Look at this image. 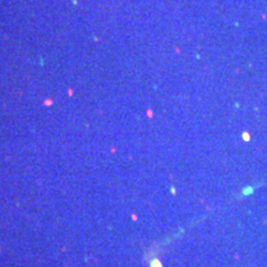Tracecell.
I'll return each instance as SVG.
<instances>
[{"instance_id": "cell-1", "label": "cell", "mask_w": 267, "mask_h": 267, "mask_svg": "<svg viewBox=\"0 0 267 267\" xmlns=\"http://www.w3.org/2000/svg\"><path fill=\"white\" fill-rule=\"evenodd\" d=\"M252 193H254V188H252V187H247V188H245L242 190L244 195H249V194H252Z\"/></svg>"}]
</instances>
